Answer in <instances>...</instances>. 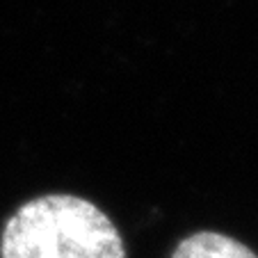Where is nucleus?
<instances>
[{"label":"nucleus","mask_w":258,"mask_h":258,"mask_svg":"<svg viewBox=\"0 0 258 258\" xmlns=\"http://www.w3.org/2000/svg\"><path fill=\"white\" fill-rule=\"evenodd\" d=\"M3 258H126L117 226L101 208L71 195L23 204L10 217Z\"/></svg>","instance_id":"f257e3e1"},{"label":"nucleus","mask_w":258,"mask_h":258,"mask_svg":"<svg viewBox=\"0 0 258 258\" xmlns=\"http://www.w3.org/2000/svg\"><path fill=\"white\" fill-rule=\"evenodd\" d=\"M171 258H258L249 247L242 242L229 238V235L201 231L176 247Z\"/></svg>","instance_id":"f03ea898"}]
</instances>
